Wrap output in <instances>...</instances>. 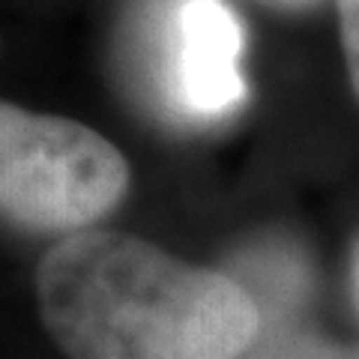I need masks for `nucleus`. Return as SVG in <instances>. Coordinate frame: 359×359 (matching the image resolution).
Segmentation results:
<instances>
[{
  "instance_id": "nucleus-1",
  "label": "nucleus",
  "mask_w": 359,
  "mask_h": 359,
  "mask_svg": "<svg viewBox=\"0 0 359 359\" xmlns=\"http://www.w3.org/2000/svg\"><path fill=\"white\" fill-rule=\"evenodd\" d=\"M45 327L72 359H237L261 311L231 276L120 231H81L39 261Z\"/></svg>"
},
{
  "instance_id": "nucleus-2",
  "label": "nucleus",
  "mask_w": 359,
  "mask_h": 359,
  "mask_svg": "<svg viewBox=\"0 0 359 359\" xmlns=\"http://www.w3.org/2000/svg\"><path fill=\"white\" fill-rule=\"evenodd\" d=\"M126 189V159L96 129L0 105V204L9 222L72 237L114 210Z\"/></svg>"
},
{
  "instance_id": "nucleus-3",
  "label": "nucleus",
  "mask_w": 359,
  "mask_h": 359,
  "mask_svg": "<svg viewBox=\"0 0 359 359\" xmlns=\"http://www.w3.org/2000/svg\"><path fill=\"white\" fill-rule=\"evenodd\" d=\"M177 93L186 111L216 117L243 102V27L222 0H186L177 13Z\"/></svg>"
},
{
  "instance_id": "nucleus-4",
  "label": "nucleus",
  "mask_w": 359,
  "mask_h": 359,
  "mask_svg": "<svg viewBox=\"0 0 359 359\" xmlns=\"http://www.w3.org/2000/svg\"><path fill=\"white\" fill-rule=\"evenodd\" d=\"M255 359H359V347L309 339V335H290V339L269 341Z\"/></svg>"
},
{
  "instance_id": "nucleus-5",
  "label": "nucleus",
  "mask_w": 359,
  "mask_h": 359,
  "mask_svg": "<svg viewBox=\"0 0 359 359\" xmlns=\"http://www.w3.org/2000/svg\"><path fill=\"white\" fill-rule=\"evenodd\" d=\"M335 6H339V33L347 78L359 99V0H335Z\"/></svg>"
},
{
  "instance_id": "nucleus-6",
  "label": "nucleus",
  "mask_w": 359,
  "mask_h": 359,
  "mask_svg": "<svg viewBox=\"0 0 359 359\" xmlns=\"http://www.w3.org/2000/svg\"><path fill=\"white\" fill-rule=\"evenodd\" d=\"M266 6H276V9H290V13H297V9H309L314 6L318 0H261Z\"/></svg>"
},
{
  "instance_id": "nucleus-7",
  "label": "nucleus",
  "mask_w": 359,
  "mask_h": 359,
  "mask_svg": "<svg viewBox=\"0 0 359 359\" xmlns=\"http://www.w3.org/2000/svg\"><path fill=\"white\" fill-rule=\"evenodd\" d=\"M353 290H356V302H359V243L353 249Z\"/></svg>"
}]
</instances>
